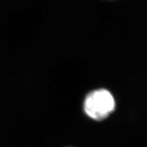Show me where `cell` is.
Returning <instances> with one entry per match:
<instances>
[{"label":"cell","mask_w":147,"mask_h":147,"mask_svg":"<svg viewBox=\"0 0 147 147\" xmlns=\"http://www.w3.org/2000/svg\"><path fill=\"white\" fill-rule=\"evenodd\" d=\"M115 101L113 95L106 89L92 92L84 101V110L90 118L97 121L106 119L114 110Z\"/></svg>","instance_id":"6da1fadb"}]
</instances>
